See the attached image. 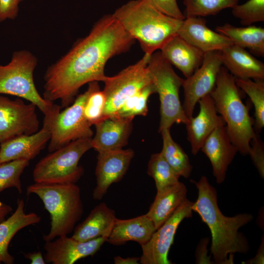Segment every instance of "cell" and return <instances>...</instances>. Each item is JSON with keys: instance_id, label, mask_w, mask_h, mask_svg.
<instances>
[{"instance_id": "1", "label": "cell", "mask_w": 264, "mask_h": 264, "mask_svg": "<svg viewBox=\"0 0 264 264\" xmlns=\"http://www.w3.org/2000/svg\"><path fill=\"white\" fill-rule=\"evenodd\" d=\"M134 41L112 14L104 16L87 36L47 68L43 97L52 102L60 100L63 108L70 106L82 86L104 81L107 62L128 51Z\"/></svg>"}, {"instance_id": "2", "label": "cell", "mask_w": 264, "mask_h": 264, "mask_svg": "<svg viewBox=\"0 0 264 264\" xmlns=\"http://www.w3.org/2000/svg\"><path fill=\"white\" fill-rule=\"evenodd\" d=\"M198 190V197L192 206L210 230L211 254L216 264H232L234 254H246L250 247L246 238L239 230L253 220L252 215L239 214L227 217L220 210L217 193L207 178L202 176L198 181L191 180Z\"/></svg>"}, {"instance_id": "3", "label": "cell", "mask_w": 264, "mask_h": 264, "mask_svg": "<svg viewBox=\"0 0 264 264\" xmlns=\"http://www.w3.org/2000/svg\"><path fill=\"white\" fill-rule=\"evenodd\" d=\"M122 26L139 43L145 54H152L177 35L183 21L157 10L149 0H131L112 14Z\"/></svg>"}, {"instance_id": "4", "label": "cell", "mask_w": 264, "mask_h": 264, "mask_svg": "<svg viewBox=\"0 0 264 264\" xmlns=\"http://www.w3.org/2000/svg\"><path fill=\"white\" fill-rule=\"evenodd\" d=\"M241 93L235 77L222 66L210 95L218 113L225 122L231 140L238 152L246 155L255 132L249 114V108L243 103Z\"/></svg>"}, {"instance_id": "5", "label": "cell", "mask_w": 264, "mask_h": 264, "mask_svg": "<svg viewBox=\"0 0 264 264\" xmlns=\"http://www.w3.org/2000/svg\"><path fill=\"white\" fill-rule=\"evenodd\" d=\"M28 194L38 196L51 217V227L45 242L73 231L83 213L80 188L76 183H37L27 188Z\"/></svg>"}, {"instance_id": "6", "label": "cell", "mask_w": 264, "mask_h": 264, "mask_svg": "<svg viewBox=\"0 0 264 264\" xmlns=\"http://www.w3.org/2000/svg\"><path fill=\"white\" fill-rule=\"evenodd\" d=\"M152 82L160 101L158 131L170 129L175 123L186 124V116L179 97L184 79L179 77L160 51L154 52L148 63Z\"/></svg>"}, {"instance_id": "7", "label": "cell", "mask_w": 264, "mask_h": 264, "mask_svg": "<svg viewBox=\"0 0 264 264\" xmlns=\"http://www.w3.org/2000/svg\"><path fill=\"white\" fill-rule=\"evenodd\" d=\"M37 57L29 50L14 52L10 62L0 64V94L22 98L35 104L44 115L54 104L39 93L34 80V72L38 64Z\"/></svg>"}, {"instance_id": "8", "label": "cell", "mask_w": 264, "mask_h": 264, "mask_svg": "<svg viewBox=\"0 0 264 264\" xmlns=\"http://www.w3.org/2000/svg\"><path fill=\"white\" fill-rule=\"evenodd\" d=\"M92 138L70 142L42 158L33 171L35 182L76 183L84 173L78 165L82 156L92 148Z\"/></svg>"}, {"instance_id": "9", "label": "cell", "mask_w": 264, "mask_h": 264, "mask_svg": "<svg viewBox=\"0 0 264 264\" xmlns=\"http://www.w3.org/2000/svg\"><path fill=\"white\" fill-rule=\"evenodd\" d=\"M151 55L144 54L138 61L116 75L106 76L103 82L106 99L104 118L115 115L128 98L152 83L148 67Z\"/></svg>"}, {"instance_id": "10", "label": "cell", "mask_w": 264, "mask_h": 264, "mask_svg": "<svg viewBox=\"0 0 264 264\" xmlns=\"http://www.w3.org/2000/svg\"><path fill=\"white\" fill-rule=\"evenodd\" d=\"M90 92L87 89L75 98L72 105L58 114L53 123L48 151L52 152L71 141L92 138L91 126L84 115V108Z\"/></svg>"}, {"instance_id": "11", "label": "cell", "mask_w": 264, "mask_h": 264, "mask_svg": "<svg viewBox=\"0 0 264 264\" xmlns=\"http://www.w3.org/2000/svg\"><path fill=\"white\" fill-rule=\"evenodd\" d=\"M36 108L32 103L26 104L20 98L12 100L0 94V144L39 131Z\"/></svg>"}, {"instance_id": "12", "label": "cell", "mask_w": 264, "mask_h": 264, "mask_svg": "<svg viewBox=\"0 0 264 264\" xmlns=\"http://www.w3.org/2000/svg\"><path fill=\"white\" fill-rule=\"evenodd\" d=\"M222 65L220 51L204 53L201 66L190 77L184 79L182 87L184 95L182 107L189 119L193 116L198 101L210 94L215 88Z\"/></svg>"}, {"instance_id": "13", "label": "cell", "mask_w": 264, "mask_h": 264, "mask_svg": "<svg viewBox=\"0 0 264 264\" xmlns=\"http://www.w3.org/2000/svg\"><path fill=\"white\" fill-rule=\"evenodd\" d=\"M193 204L187 199L180 205L173 215L153 233L148 242L141 246L140 257L142 264H171L168 259L178 226L186 218L192 217Z\"/></svg>"}, {"instance_id": "14", "label": "cell", "mask_w": 264, "mask_h": 264, "mask_svg": "<svg viewBox=\"0 0 264 264\" xmlns=\"http://www.w3.org/2000/svg\"><path fill=\"white\" fill-rule=\"evenodd\" d=\"M61 108L55 104L52 110L44 115L43 126L40 131L0 144V163L16 160L30 161L34 159L49 141L53 124Z\"/></svg>"}, {"instance_id": "15", "label": "cell", "mask_w": 264, "mask_h": 264, "mask_svg": "<svg viewBox=\"0 0 264 264\" xmlns=\"http://www.w3.org/2000/svg\"><path fill=\"white\" fill-rule=\"evenodd\" d=\"M95 168L96 186L93 191L94 200H101L110 186L121 180L127 172L134 152L123 149L98 153Z\"/></svg>"}, {"instance_id": "16", "label": "cell", "mask_w": 264, "mask_h": 264, "mask_svg": "<svg viewBox=\"0 0 264 264\" xmlns=\"http://www.w3.org/2000/svg\"><path fill=\"white\" fill-rule=\"evenodd\" d=\"M45 242L44 258L53 264H73L78 260L94 255L106 242L107 238L100 237L86 242L79 241L67 235Z\"/></svg>"}, {"instance_id": "17", "label": "cell", "mask_w": 264, "mask_h": 264, "mask_svg": "<svg viewBox=\"0 0 264 264\" xmlns=\"http://www.w3.org/2000/svg\"><path fill=\"white\" fill-rule=\"evenodd\" d=\"M200 150L209 159L217 183L223 182L228 166L238 152L225 125L214 130L204 142Z\"/></svg>"}, {"instance_id": "18", "label": "cell", "mask_w": 264, "mask_h": 264, "mask_svg": "<svg viewBox=\"0 0 264 264\" xmlns=\"http://www.w3.org/2000/svg\"><path fill=\"white\" fill-rule=\"evenodd\" d=\"M198 103L199 105L198 114L191 117L186 124L187 140L194 155L198 153L204 142L214 130L225 125L222 117L218 115L210 94L201 98Z\"/></svg>"}, {"instance_id": "19", "label": "cell", "mask_w": 264, "mask_h": 264, "mask_svg": "<svg viewBox=\"0 0 264 264\" xmlns=\"http://www.w3.org/2000/svg\"><path fill=\"white\" fill-rule=\"evenodd\" d=\"M177 35L203 53L220 51L233 44L229 38L209 28L202 17H186Z\"/></svg>"}, {"instance_id": "20", "label": "cell", "mask_w": 264, "mask_h": 264, "mask_svg": "<svg viewBox=\"0 0 264 264\" xmlns=\"http://www.w3.org/2000/svg\"><path fill=\"white\" fill-rule=\"evenodd\" d=\"M132 117L111 116L96 124L92 148L98 153L122 149L128 142L132 129Z\"/></svg>"}, {"instance_id": "21", "label": "cell", "mask_w": 264, "mask_h": 264, "mask_svg": "<svg viewBox=\"0 0 264 264\" xmlns=\"http://www.w3.org/2000/svg\"><path fill=\"white\" fill-rule=\"evenodd\" d=\"M160 50L162 57L179 70L186 78L201 66L204 55L178 35L167 42Z\"/></svg>"}, {"instance_id": "22", "label": "cell", "mask_w": 264, "mask_h": 264, "mask_svg": "<svg viewBox=\"0 0 264 264\" xmlns=\"http://www.w3.org/2000/svg\"><path fill=\"white\" fill-rule=\"evenodd\" d=\"M222 64L235 78L264 80V64L235 44L220 51Z\"/></svg>"}, {"instance_id": "23", "label": "cell", "mask_w": 264, "mask_h": 264, "mask_svg": "<svg viewBox=\"0 0 264 264\" xmlns=\"http://www.w3.org/2000/svg\"><path fill=\"white\" fill-rule=\"evenodd\" d=\"M155 230L154 223L146 214L126 220L116 218L106 242L120 245L134 241L142 246L149 242Z\"/></svg>"}, {"instance_id": "24", "label": "cell", "mask_w": 264, "mask_h": 264, "mask_svg": "<svg viewBox=\"0 0 264 264\" xmlns=\"http://www.w3.org/2000/svg\"><path fill=\"white\" fill-rule=\"evenodd\" d=\"M116 219L115 211L106 203L101 202L91 211L84 220L75 227L71 237L81 242L100 237L107 239Z\"/></svg>"}, {"instance_id": "25", "label": "cell", "mask_w": 264, "mask_h": 264, "mask_svg": "<svg viewBox=\"0 0 264 264\" xmlns=\"http://www.w3.org/2000/svg\"><path fill=\"white\" fill-rule=\"evenodd\" d=\"M23 199H18L14 213L0 222V264H13L14 257L8 251L11 241L20 230L40 222L41 218L35 213H25Z\"/></svg>"}, {"instance_id": "26", "label": "cell", "mask_w": 264, "mask_h": 264, "mask_svg": "<svg viewBox=\"0 0 264 264\" xmlns=\"http://www.w3.org/2000/svg\"><path fill=\"white\" fill-rule=\"evenodd\" d=\"M187 193L186 186L180 181L157 191L154 201L146 214L154 223L156 230L188 199Z\"/></svg>"}, {"instance_id": "27", "label": "cell", "mask_w": 264, "mask_h": 264, "mask_svg": "<svg viewBox=\"0 0 264 264\" xmlns=\"http://www.w3.org/2000/svg\"><path fill=\"white\" fill-rule=\"evenodd\" d=\"M216 31L228 38L234 44L248 48L253 54L264 56V28L255 25L236 27L228 23L216 27Z\"/></svg>"}, {"instance_id": "28", "label": "cell", "mask_w": 264, "mask_h": 264, "mask_svg": "<svg viewBox=\"0 0 264 264\" xmlns=\"http://www.w3.org/2000/svg\"><path fill=\"white\" fill-rule=\"evenodd\" d=\"M170 130L164 129L159 132L163 142L160 152L177 175L187 178L190 176L193 167L187 154L182 147L173 140Z\"/></svg>"}, {"instance_id": "29", "label": "cell", "mask_w": 264, "mask_h": 264, "mask_svg": "<svg viewBox=\"0 0 264 264\" xmlns=\"http://www.w3.org/2000/svg\"><path fill=\"white\" fill-rule=\"evenodd\" d=\"M237 86L250 99L254 107V130L258 133L264 126V80L235 78Z\"/></svg>"}, {"instance_id": "30", "label": "cell", "mask_w": 264, "mask_h": 264, "mask_svg": "<svg viewBox=\"0 0 264 264\" xmlns=\"http://www.w3.org/2000/svg\"><path fill=\"white\" fill-rule=\"evenodd\" d=\"M147 174L154 180L157 191L178 183L177 175L165 160L161 152L151 155Z\"/></svg>"}, {"instance_id": "31", "label": "cell", "mask_w": 264, "mask_h": 264, "mask_svg": "<svg viewBox=\"0 0 264 264\" xmlns=\"http://www.w3.org/2000/svg\"><path fill=\"white\" fill-rule=\"evenodd\" d=\"M240 0H183L185 17H204L215 15L226 8H232Z\"/></svg>"}, {"instance_id": "32", "label": "cell", "mask_w": 264, "mask_h": 264, "mask_svg": "<svg viewBox=\"0 0 264 264\" xmlns=\"http://www.w3.org/2000/svg\"><path fill=\"white\" fill-rule=\"evenodd\" d=\"M90 92L87 99L84 115L91 126L95 125L104 118V110L106 105V96L103 90H101L98 82L88 83Z\"/></svg>"}, {"instance_id": "33", "label": "cell", "mask_w": 264, "mask_h": 264, "mask_svg": "<svg viewBox=\"0 0 264 264\" xmlns=\"http://www.w3.org/2000/svg\"><path fill=\"white\" fill-rule=\"evenodd\" d=\"M29 164V161L26 160L0 163V193L10 188H15L22 193L21 176Z\"/></svg>"}, {"instance_id": "34", "label": "cell", "mask_w": 264, "mask_h": 264, "mask_svg": "<svg viewBox=\"0 0 264 264\" xmlns=\"http://www.w3.org/2000/svg\"><path fill=\"white\" fill-rule=\"evenodd\" d=\"M231 9L232 15L240 20L242 24L248 26L264 22V0H248Z\"/></svg>"}, {"instance_id": "35", "label": "cell", "mask_w": 264, "mask_h": 264, "mask_svg": "<svg viewBox=\"0 0 264 264\" xmlns=\"http://www.w3.org/2000/svg\"><path fill=\"white\" fill-rule=\"evenodd\" d=\"M248 154L261 176L264 177V144L255 132L250 143Z\"/></svg>"}, {"instance_id": "36", "label": "cell", "mask_w": 264, "mask_h": 264, "mask_svg": "<svg viewBox=\"0 0 264 264\" xmlns=\"http://www.w3.org/2000/svg\"><path fill=\"white\" fill-rule=\"evenodd\" d=\"M157 10L170 17L184 20L186 17L178 7L177 0H149Z\"/></svg>"}, {"instance_id": "37", "label": "cell", "mask_w": 264, "mask_h": 264, "mask_svg": "<svg viewBox=\"0 0 264 264\" xmlns=\"http://www.w3.org/2000/svg\"><path fill=\"white\" fill-rule=\"evenodd\" d=\"M23 0H0V23L15 20L18 15L19 4Z\"/></svg>"}, {"instance_id": "38", "label": "cell", "mask_w": 264, "mask_h": 264, "mask_svg": "<svg viewBox=\"0 0 264 264\" xmlns=\"http://www.w3.org/2000/svg\"><path fill=\"white\" fill-rule=\"evenodd\" d=\"M25 259L30 260L31 264H44L46 261L40 251L29 252L23 254Z\"/></svg>"}, {"instance_id": "39", "label": "cell", "mask_w": 264, "mask_h": 264, "mask_svg": "<svg viewBox=\"0 0 264 264\" xmlns=\"http://www.w3.org/2000/svg\"><path fill=\"white\" fill-rule=\"evenodd\" d=\"M140 259V257L122 258L116 256L114 258V263L115 264H138Z\"/></svg>"}, {"instance_id": "40", "label": "cell", "mask_w": 264, "mask_h": 264, "mask_svg": "<svg viewBox=\"0 0 264 264\" xmlns=\"http://www.w3.org/2000/svg\"><path fill=\"white\" fill-rule=\"evenodd\" d=\"M264 264V239L259 247L256 256L251 260H249L245 264Z\"/></svg>"}, {"instance_id": "41", "label": "cell", "mask_w": 264, "mask_h": 264, "mask_svg": "<svg viewBox=\"0 0 264 264\" xmlns=\"http://www.w3.org/2000/svg\"><path fill=\"white\" fill-rule=\"evenodd\" d=\"M12 211V208L10 205L0 202V222L4 220Z\"/></svg>"}]
</instances>
